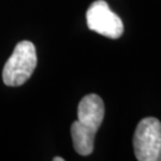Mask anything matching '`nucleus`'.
<instances>
[{"mask_svg": "<svg viewBox=\"0 0 161 161\" xmlns=\"http://www.w3.org/2000/svg\"><path fill=\"white\" fill-rule=\"evenodd\" d=\"M105 115L103 99L98 94H87L78 106V121L72 124L73 147L78 154L90 155L94 148V137Z\"/></svg>", "mask_w": 161, "mask_h": 161, "instance_id": "obj_1", "label": "nucleus"}, {"mask_svg": "<svg viewBox=\"0 0 161 161\" xmlns=\"http://www.w3.org/2000/svg\"><path fill=\"white\" fill-rule=\"evenodd\" d=\"M37 66L35 44L30 41H22L14 47L12 55L3 69V81L7 86L17 87L25 84Z\"/></svg>", "mask_w": 161, "mask_h": 161, "instance_id": "obj_2", "label": "nucleus"}, {"mask_svg": "<svg viewBox=\"0 0 161 161\" xmlns=\"http://www.w3.org/2000/svg\"><path fill=\"white\" fill-rule=\"evenodd\" d=\"M132 144L138 161H161V122L155 117L141 119Z\"/></svg>", "mask_w": 161, "mask_h": 161, "instance_id": "obj_3", "label": "nucleus"}, {"mask_svg": "<svg viewBox=\"0 0 161 161\" xmlns=\"http://www.w3.org/2000/svg\"><path fill=\"white\" fill-rule=\"evenodd\" d=\"M86 22L90 30L114 40L119 38L124 31L122 19L110 10L104 0H97L91 4L86 12Z\"/></svg>", "mask_w": 161, "mask_h": 161, "instance_id": "obj_4", "label": "nucleus"}, {"mask_svg": "<svg viewBox=\"0 0 161 161\" xmlns=\"http://www.w3.org/2000/svg\"><path fill=\"white\" fill-rule=\"evenodd\" d=\"M53 160H54V161H64V158H58V156H55Z\"/></svg>", "mask_w": 161, "mask_h": 161, "instance_id": "obj_5", "label": "nucleus"}]
</instances>
